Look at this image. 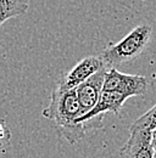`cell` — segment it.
<instances>
[{
    "mask_svg": "<svg viewBox=\"0 0 156 158\" xmlns=\"http://www.w3.org/2000/svg\"><path fill=\"white\" fill-rule=\"evenodd\" d=\"M80 116V105L76 89L62 90L58 86L51 94L50 103L43 111V117L53 120L58 135L72 145L80 141L87 134L83 124L78 123Z\"/></svg>",
    "mask_w": 156,
    "mask_h": 158,
    "instance_id": "cell-1",
    "label": "cell"
},
{
    "mask_svg": "<svg viewBox=\"0 0 156 158\" xmlns=\"http://www.w3.org/2000/svg\"><path fill=\"white\" fill-rule=\"evenodd\" d=\"M153 29L148 24L134 27L123 39L107 46L101 52V59L109 68L119 66L124 62L136 59L149 45Z\"/></svg>",
    "mask_w": 156,
    "mask_h": 158,
    "instance_id": "cell-2",
    "label": "cell"
},
{
    "mask_svg": "<svg viewBox=\"0 0 156 158\" xmlns=\"http://www.w3.org/2000/svg\"><path fill=\"white\" fill-rule=\"evenodd\" d=\"M127 99H129V98L118 93V91L104 90L101 96H100L99 102L97 103V106L90 112H88L87 114L79 117L78 123L83 124L87 133L90 131V130H98L102 127L104 114L110 112L115 116H118L121 113L123 103L126 102Z\"/></svg>",
    "mask_w": 156,
    "mask_h": 158,
    "instance_id": "cell-3",
    "label": "cell"
},
{
    "mask_svg": "<svg viewBox=\"0 0 156 158\" xmlns=\"http://www.w3.org/2000/svg\"><path fill=\"white\" fill-rule=\"evenodd\" d=\"M148 79L143 76L136 74H126L117 69L116 67L107 68L104 90L118 91L128 98L143 95L148 90Z\"/></svg>",
    "mask_w": 156,
    "mask_h": 158,
    "instance_id": "cell-4",
    "label": "cell"
},
{
    "mask_svg": "<svg viewBox=\"0 0 156 158\" xmlns=\"http://www.w3.org/2000/svg\"><path fill=\"white\" fill-rule=\"evenodd\" d=\"M119 158H155L153 129L129 128V138L119 150Z\"/></svg>",
    "mask_w": 156,
    "mask_h": 158,
    "instance_id": "cell-5",
    "label": "cell"
},
{
    "mask_svg": "<svg viewBox=\"0 0 156 158\" xmlns=\"http://www.w3.org/2000/svg\"><path fill=\"white\" fill-rule=\"evenodd\" d=\"M104 67H107V66L105 64L101 56L84 57L79 62H77V64L71 71L62 74V77L58 81V88L62 90L76 89L78 85H80L83 81L90 78L93 74H95Z\"/></svg>",
    "mask_w": 156,
    "mask_h": 158,
    "instance_id": "cell-6",
    "label": "cell"
},
{
    "mask_svg": "<svg viewBox=\"0 0 156 158\" xmlns=\"http://www.w3.org/2000/svg\"><path fill=\"white\" fill-rule=\"evenodd\" d=\"M107 68L109 67H104L102 69H100L99 72L93 74L90 78H88L76 88L82 116L90 112L99 102L100 96L104 91V81H105Z\"/></svg>",
    "mask_w": 156,
    "mask_h": 158,
    "instance_id": "cell-7",
    "label": "cell"
},
{
    "mask_svg": "<svg viewBox=\"0 0 156 158\" xmlns=\"http://www.w3.org/2000/svg\"><path fill=\"white\" fill-rule=\"evenodd\" d=\"M29 0H0V24L27 12Z\"/></svg>",
    "mask_w": 156,
    "mask_h": 158,
    "instance_id": "cell-8",
    "label": "cell"
},
{
    "mask_svg": "<svg viewBox=\"0 0 156 158\" xmlns=\"http://www.w3.org/2000/svg\"><path fill=\"white\" fill-rule=\"evenodd\" d=\"M131 128H150L154 130L156 128V105L140 116L131 125Z\"/></svg>",
    "mask_w": 156,
    "mask_h": 158,
    "instance_id": "cell-9",
    "label": "cell"
},
{
    "mask_svg": "<svg viewBox=\"0 0 156 158\" xmlns=\"http://www.w3.org/2000/svg\"><path fill=\"white\" fill-rule=\"evenodd\" d=\"M10 130L6 128V125H5V122L2 120L1 122V139H2V141H9L10 140Z\"/></svg>",
    "mask_w": 156,
    "mask_h": 158,
    "instance_id": "cell-10",
    "label": "cell"
},
{
    "mask_svg": "<svg viewBox=\"0 0 156 158\" xmlns=\"http://www.w3.org/2000/svg\"><path fill=\"white\" fill-rule=\"evenodd\" d=\"M153 145H154V147L156 150V128L153 130Z\"/></svg>",
    "mask_w": 156,
    "mask_h": 158,
    "instance_id": "cell-11",
    "label": "cell"
},
{
    "mask_svg": "<svg viewBox=\"0 0 156 158\" xmlns=\"http://www.w3.org/2000/svg\"><path fill=\"white\" fill-rule=\"evenodd\" d=\"M155 158H156V150H155Z\"/></svg>",
    "mask_w": 156,
    "mask_h": 158,
    "instance_id": "cell-12",
    "label": "cell"
}]
</instances>
